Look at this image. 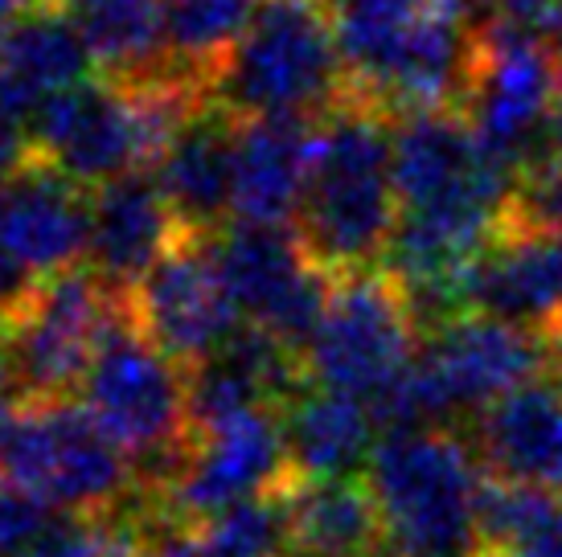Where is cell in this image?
<instances>
[{"mask_svg":"<svg viewBox=\"0 0 562 557\" xmlns=\"http://www.w3.org/2000/svg\"><path fill=\"white\" fill-rule=\"evenodd\" d=\"M382 528L403 557H484L476 451L456 427L394 431L366 467Z\"/></svg>","mask_w":562,"mask_h":557,"instance_id":"3957f363","label":"cell"},{"mask_svg":"<svg viewBox=\"0 0 562 557\" xmlns=\"http://www.w3.org/2000/svg\"><path fill=\"white\" fill-rule=\"evenodd\" d=\"M296 480L300 476L288 451L283 410L250 406V410L202 427L186 471L172 480L169 492L157 496L189 521H205L250 496L288 492Z\"/></svg>","mask_w":562,"mask_h":557,"instance_id":"7c38bea8","label":"cell"},{"mask_svg":"<svg viewBox=\"0 0 562 557\" xmlns=\"http://www.w3.org/2000/svg\"><path fill=\"white\" fill-rule=\"evenodd\" d=\"M469 443L484 476L562 496V373L484 406L472 418Z\"/></svg>","mask_w":562,"mask_h":557,"instance_id":"5bb4252c","label":"cell"},{"mask_svg":"<svg viewBox=\"0 0 562 557\" xmlns=\"http://www.w3.org/2000/svg\"><path fill=\"white\" fill-rule=\"evenodd\" d=\"M0 471L66 516L124 512L144 492L127 455L75 398L21 402L13 427L0 439Z\"/></svg>","mask_w":562,"mask_h":557,"instance_id":"52a82bcc","label":"cell"},{"mask_svg":"<svg viewBox=\"0 0 562 557\" xmlns=\"http://www.w3.org/2000/svg\"><path fill=\"white\" fill-rule=\"evenodd\" d=\"M42 275H33L25 263H16L9 250H0V328L13 320L37 292Z\"/></svg>","mask_w":562,"mask_h":557,"instance_id":"f1b7e54d","label":"cell"},{"mask_svg":"<svg viewBox=\"0 0 562 557\" xmlns=\"http://www.w3.org/2000/svg\"><path fill=\"white\" fill-rule=\"evenodd\" d=\"M316 120L304 115H255L238 120L235 144V214L238 221L288 226L313 169Z\"/></svg>","mask_w":562,"mask_h":557,"instance_id":"d6986e66","label":"cell"},{"mask_svg":"<svg viewBox=\"0 0 562 557\" xmlns=\"http://www.w3.org/2000/svg\"><path fill=\"white\" fill-rule=\"evenodd\" d=\"M386 542L370 484L296 480L288 488V557H366Z\"/></svg>","mask_w":562,"mask_h":557,"instance_id":"7402d4cb","label":"cell"},{"mask_svg":"<svg viewBox=\"0 0 562 557\" xmlns=\"http://www.w3.org/2000/svg\"><path fill=\"white\" fill-rule=\"evenodd\" d=\"M235 144L238 115L205 103L157 156L153 177L186 230L214 234L222 230L226 214H235Z\"/></svg>","mask_w":562,"mask_h":557,"instance_id":"2e32d148","label":"cell"},{"mask_svg":"<svg viewBox=\"0 0 562 557\" xmlns=\"http://www.w3.org/2000/svg\"><path fill=\"white\" fill-rule=\"evenodd\" d=\"M91 247V197L70 177L25 160L0 185V250L33 275L70 271Z\"/></svg>","mask_w":562,"mask_h":557,"instance_id":"4fadbf2b","label":"cell"},{"mask_svg":"<svg viewBox=\"0 0 562 557\" xmlns=\"http://www.w3.org/2000/svg\"><path fill=\"white\" fill-rule=\"evenodd\" d=\"M58 4H66V0H58Z\"/></svg>","mask_w":562,"mask_h":557,"instance_id":"836d02e7","label":"cell"},{"mask_svg":"<svg viewBox=\"0 0 562 557\" xmlns=\"http://www.w3.org/2000/svg\"><path fill=\"white\" fill-rule=\"evenodd\" d=\"M169 0H75V21L94 66L115 82H153L169 75L165 46Z\"/></svg>","mask_w":562,"mask_h":557,"instance_id":"603a6c76","label":"cell"},{"mask_svg":"<svg viewBox=\"0 0 562 557\" xmlns=\"http://www.w3.org/2000/svg\"><path fill=\"white\" fill-rule=\"evenodd\" d=\"M366 557H403V554H394V549H382V545H378L374 554H366Z\"/></svg>","mask_w":562,"mask_h":557,"instance_id":"d6a6232c","label":"cell"},{"mask_svg":"<svg viewBox=\"0 0 562 557\" xmlns=\"http://www.w3.org/2000/svg\"><path fill=\"white\" fill-rule=\"evenodd\" d=\"M91 62L75 13L58 0H33L0 30V99L30 120L54 94L79 87Z\"/></svg>","mask_w":562,"mask_h":557,"instance_id":"e0dca14e","label":"cell"},{"mask_svg":"<svg viewBox=\"0 0 562 557\" xmlns=\"http://www.w3.org/2000/svg\"><path fill=\"white\" fill-rule=\"evenodd\" d=\"M419 328L411 320L391 271H353L337 275L328 308L304 349L313 386L358 394L374 402L382 389L415 361Z\"/></svg>","mask_w":562,"mask_h":557,"instance_id":"9c48e42d","label":"cell"},{"mask_svg":"<svg viewBox=\"0 0 562 557\" xmlns=\"http://www.w3.org/2000/svg\"><path fill=\"white\" fill-rule=\"evenodd\" d=\"M205 557H288V492L238 500L202 521Z\"/></svg>","mask_w":562,"mask_h":557,"instance_id":"d4e9b609","label":"cell"},{"mask_svg":"<svg viewBox=\"0 0 562 557\" xmlns=\"http://www.w3.org/2000/svg\"><path fill=\"white\" fill-rule=\"evenodd\" d=\"M205 103L210 99L177 75L153 82L82 78L30 115V160L82 189H99L157 164L177 127Z\"/></svg>","mask_w":562,"mask_h":557,"instance_id":"7a4b0ae2","label":"cell"},{"mask_svg":"<svg viewBox=\"0 0 562 557\" xmlns=\"http://www.w3.org/2000/svg\"><path fill=\"white\" fill-rule=\"evenodd\" d=\"M550 160L562 169V94H559V107H554V124H550Z\"/></svg>","mask_w":562,"mask_h":557,"instance_id":"1f68e13d","label":"cell"},{"mask_svg":"<svg viewBox=\"0 0 562 557\" xmlns=\"http://www.w3.org/2000/svg\"><path fill=\"white\" fill-rule=\"evenodd\" d=\"M288 451L300 480H345L370 467L382 422L374 406L358 394L308 386L296 402L283 410Z\"/></svg>","mask_w":562,"mask_h":557,"instance_id":"ffe728a7","label":"cell"},{"mask_svg":"<svg viewBox=\"0 0 562 557\" xmlns=\"http://www.w3.org/2000/svg\"><path fill=\"white\" fill-rule=\"evenodd\" d=\"M144 337L165 349L181 370H198L247 325L226 292L210 234L186 230L153 271L127 292Z\"/></svg>","mask_w":562,"mask_h":557,"instance_id":"8fae6325","label":"cell"},{"mask_svg":"<svg viewBox=\"0 0 562 557\" xmlns=\"http://www.w3.org/2000/svg\"><path fill=\"white\" fill-rule=\"evenodd\" d=\"M559 94L562 62L550 37L501 21L476 25L456 111L484 148L517 177L550 160V124Z\"/></svg>","mask_w":562,"mask_h":557,"instance_id":"8992f818","label":"cell"},{"mask_svg":"<svg viewBox=\"0 0 562 557\" xmlns=\"http://www.w3.org/2000/svg\"><path fill=\"white\" fill-rule=\"evenodd\" d=\"M25 557H140V533L132 512L66 516Z\"/></svg>","mask_w":562,"mask_h":557,"instance_id":"484cf974","label":"cell"},{"mask_svg":"<svg viewBox=\"0 0 562 557\" xmlns=\"http://www.w3.org/2000/svg\"><path fill=\"white\" fill-rule=\"evenodd\" d=\"M58 525V509L0 471V557H25Z\"/></svg>","mask_w":562,"mask_h":557,"instance_id":"4316f807","label":"cell"},{"mask_svg":"<svg viewBox=\"0 0 562 557\" xmlns=\"http://www.w3.org/2000/svg\"><path fill=\"white\" fill-rule=\"evenodd\" d=\"M394 115L345 94L316 120L313 169L296 234L333 275L374 271L398 230Z\"/></svg>","mask_w":562,"mask_h":557,"instance_id":"6da1fadb","label":"cell"},{"mask_svg":"<svg viewBox=\"0 0 562 557\" xmlns=\"http://www.w3.org/2000/svg\"><path fill=\"white\" fill-rule=\"evenodd\" d=\"M82 394V406L127 455L144 492H169L198 443L189 414V373L144 337L132 299L99 344Z\"/></svg>","mask_w":562,"mask_h":557,"instance_id":"277c9868","label":"cell"},{"mask_svg":"<svg viewBox=\"0 0 562 557\" xmlns=\"http://www.w3.org/2000/svg\"><path fill=\"white\" fill-rule=\"evenodd\" d=\"M186 234L160 193L157 177L127 172L91 193V271L108 278L115 292H132L160 254Z\"/></svg>","mask_w":562,"mask_h":557,"instance_id":"9a60e30c","label":"cell"},{"mask_svg":"<svg viewBox=\"0 0 562 557\" xmlns=\"http://www.w3.org/2000/svg\"><path fill=\"white\" fill-rule=\"evenodd\" d=\"M124 311L127 292H115L91 266L42 278L30 304L0 328V361L21 402L75 398L108 328Z\"/></svg>","mask_w":562,"mask_h":557,"instance_id":"ba28073f","label":"cell"},{"mask_svg":"<svg viewBox=\"0 0 562 557\" xmlns=\"http://www.w3.org/2000/svg\"><path fill=\"white\" fill-rule=\"evenodd\" d=\"M345 99V62L328 0H259L247 37L210 87V103L238 120H321Z\"/></svg>","mask_w":562,"mask_h":557,"instance_id":"5b68a950","label":"cell"},{"mask_svg":"<svg viewBox=\"0 0 562 557\" xmlns=\"http://www.w3.org/2000/svg\"><path fill=\"white\" fill-rule=\"evenodd\" d=\"M484 557H493V554H484Z\"/></svg>","mask_w":562,"mask_h":557,"instance_id":"e575fe53","label":"cell"},{"mask_svg":"<svg viewBox=\"0 0 562 557\" xmlns=\"http://www.w3.org/2000/svg\"><path fill=\"white\" fill-rule=\"evenodd\" d=\"M25 160H30V127H21V115L0 99V185Z\"/></svg>","mask_w":562,"mask_h":557,"instance_id":"f546056e","label":"cell"},{"mask_svg":"<svg viewBox=\"0 0 562 557\" xmlns=\"http://www.w3.org/2000/svg\"><path fill=\"white\" fill-rule=\"evenodd\" d=\"M436 9L439 0H328L345 62V94L382 107V94Z\"/></svg>","mask_w":562,"mask_h":557,"instance_id":"44dd1931","label":"cell"},{"mask_svg":"<svg viewBox=\"0 0 562 557\" xmlns=\"http://www.w3.org/2000/svg\"><path fill=\"white\" fill-rule=\"evenodd\" d=\"M16 410H21V394H16L13 377H9L4 361H0V439H4V431H9V427H13Z\"/></svg>","mask_w":562,"mask_h":557,"instance_id":"4dcf8cb0","label":"cell"},{"mask_svg":"<svg viewBox=\"0 0 562 557\" xmlns=\"http://www.w3.org/2000/svg\"><path fill=\"white\" fill-rule=\"evenodd\" d=\"M255 13L259 0H169L165 4L169 75L193 82L210 99L214 78L247 37Z\"/></svg>","mask_w":562,"mask_h":557,"instance_id":"cb8c5ba5","label":"cell"},{"mask_svg":"<svg viewBox=\"0 0 562 557\" xmlns=\"http://www.w3.org/2000/svg\"><path fill=\"white\" fill-rule=\"evenodd\" d=\"M472 311L550 332L562 325V230H501L472 266Z\"/></svg>","mask_w":562,"mask_h":557,"instance_id":"ac0fdd59","label":"cell"},{"mask_svg":"<svg viewBox=\"0 0 562 557\" xmlns=\"http://www.w3.org/2000/svg\"><path fill=\"white\" fill-rule=\"evenodd\" d=\"M481 9L488 13V21L538 33L550 42L562 33V0H481Z\"/></svg>","mask_w":562,"mask_h":557,"instance_id":"83f0119b","label":"cell"},{"mask_svg":"<svg viewBox=\"0 0 562 557\" xmlns=\"http://www.w3.org/2000/svg\"><path fill=\"white\" fill-rule=\"evenodd\" d=\"M210 247L243 320L304 356L337 275L316 263L288 226L235 221L210 234Z\"/></svg>","mask_w":562,"mask_h":557,"instance_id":"30bf717a","label":"cell"}]
</instances>
